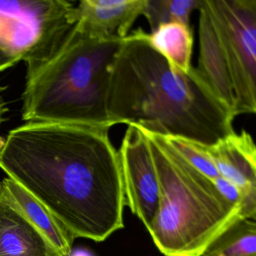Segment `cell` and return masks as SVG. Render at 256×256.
<instances>
[{
    "label": "cell",
    "instance_id": "cell-1",
    "mask_svg": "<svg viewBox=\"0 0 256 256\" xmlns=\"http://www.w3.org/2000/svg\"><path fill=\"white\" fill-rule=\"evenodd\" d=\"M109 127L27 122L12 129L0 168L74 237L106 240L124 227L119 154Z\"/></svg>",
    "mask_w": 256,
    "mask_h": 256
},
{
    "label": "cell",
    "instance_id": "cell-2",
    "mask_svg": "<svg viewBox=\"0 0 256 256\" xmlns=\"http://www.w3.org/2000/svg\"><path fill=\"white\" fill-rule=\"evenodd\" d=\"M109 71L106 110L111 126L135 125L206 146L234 132L235 117L197 68H174L142 28L123 39Z\"/></svg>",
    "mask_w": 256,
    "mask_h": 256
},
{
    "label": "cell",
    "instance_id": "cell-3",
    "mask_svg": "<svg viewBox=\"0 0 256 256\" xmlns=\"http://www.w3.org/2000/svg\"><path fill=\"white\" fill-rule=\"evenodd\" d=\"M122 41L92 38L74 25L47 59L27 66L23 120L112 127L109 69Z\"/></svg>",
    "mask_w": 256,
    "mask_h": 256
},
{
    "label": "cell",
    "instance_id": "cell-4",
    "mask_svg": "<svg viewBox=\"0 0 256 256\" xmlns=\"http://www.w3.org/2000/svg\"><path fill=\"white\" fill-rule=\"evenodd\" d=\"M143 132L151 147L160 189L158 210L147 230L165 256H203L209 245L240 218L239 208L164 136Z\"/></svg>",
    "mask_w": 256,
    "mask_h": 256
},
{
    "label": "cell",
    "instance_id": "cell-5",
    "mask_svg": "<svg viewBox=\"0 0 256 256\" xmlns=\"http://www.w3.org/2000/svg\"><path fill=\"white\" fill-rule=\"evenodd\" d=\"M67 0H0V51L27 66L47 59L75 25Z\"/></svg>",
    "mask_w": 256,
    "mask_h": 256
},
{
    "label": "cell",
    "instance_id": "cell-6",
    "mask_svg": "<svg viewBox=\"0 0 256 256\" xmlns=\"http://www.w3.org/2000/svg\"><path fill=\"white\" fill-rule=\"evenodd\" d=\"M225 52L235 116L256 114V0H204Z\"/></svg>",
    "mask_w": 256,
    "mask_h": 256
},
{
    "label": "cell",
    "instance_id": "cell-7",
    "mask_svg": "<svg viewBox=\"0 0 256 256\" xmlns=\"http://www.w3.org/2000/svg\"><path fill=\"white\" fill-rule=\"evenodd\" d=\"M125 206L146 229L152 224L159 205V181L146 134L128 125L118 150Z\"/></svg>",
    "mask_w": 256,
    "mask_h": 256
},
{
    "label": "cell",
    "instance_id": "cell-8",
    "mask_svg": "<svg viewBox=\"0 0 256 256\" xmlns=\"http://www.w3.org/2000/svg\"><path fill=\"white\" fill-rule=\"evenodd\" d=\"M205 147L219 175L239 191L240 218L256 220V144L252 136L245 130L234 131Z\"/></svg>",
    "mask_w": 256,
    "mask_h": 256
},
{
    "label": "cell",
    "instance_id": "cell-9",
    "mask_svg": "<svg viewBox=\"0 0 256 256\" xmlns=\"http://www.w3.org/2000/svg\"><path fill=\"white\" fill-rule=\"evenodd\" d=\"M146 0H81L75 5V27L96 39H124L143 14Z\"/></svg>",
    "mask_w": 256,
    "mask_h": 256
},
{
    "label": "cell",
    "instance_id": "cell-10",
    "mask_svg": "<svg viewBox=\"0 0 256 256\" xmlns=\"http://www.w3.org/2000/svg\"><path fill=\"white\" fill-rule=\"evenodd\" d=\"M199 11V57L196 67L217 98L235 117V96L228 62L222 44L204 6Z\"/></svg>",
    "mask_w": 256,
    "mask_h": 256
},
{
    "label": "cell",
    "instance_id": "cell-11",
    "mask_svg": "<svg viewBox=\"0 0 256 256\" xmlns=\"http://www.w3.org/2000/svg\"><path fill=\"white\" fill-rule=\"evenodd\" d=\"M0 256H57L43 235L0 192Z\"/></svg>",
    "mask_w": 256,
    "mask_h": 256
},
{
    "label": "cell",
    "instance_id": "cell-12",
    "mask_svg": "<svg viewBox=\"0 0 256 256\" xmlns=\"http://www.w3.org/2000/svg\"><path fill=\"white\" fill-rule=\"evenodd\" d=\"M0 192L43 235L57 256H65L70 253L75 238L40 201L9 177L4 178L0 183Z\"/></svg>",
    "mask_w": 256,
    "mask_h": 256
},
{
    "label": "cell",
    "instance_id": "cell-13",
    "mask_svg": "<svg viewBox=\"0 0 256 256\" xmlns=\"http://www.w3.org/2000/svg\"><path fill=\"white\" fill-rule=\"evenodd\" d=\"M152 47L174 68L188 71L192 67L193 31L190 24L170 22L158 26L148 33Z\"/></svg>",
    "mask_w": 256,
    "mask_h": 256
},
{
    "label": "cell",
    "instance_id": "cell-14",
    "mask_svg": "<svg viewBox=\"0 0 256 256\" xmlns=\"http://www.w3.org/2000/svg\"><path fill=\"white\" fill-rule=\"evenodd\" d=\"M203 256H256V220H235L209 245Z\"/></svg>",
    "mask_w": 256,
    "mask_h": 256
},
{
    "label": "cell",
    "instance_id": "cell-15",
    "mask_svg": "<svg viewBox=\"0 0 256 256\" xmlns=\"http://www.w3.org/2000/svg\"><path fill=\"white\" fill-rule=\"evenodd\" d=\"M202 3L203 0H146L142 15L147 19L150 31L170 22L190 24L192 12L199 10Z\"/></svg>",
    "mask_w": 256,
    "mask_h": 256
},
{
    "label": "cell",
    "instance_id": "cell-16",
    "mask_svg": "<svg viewBox=\"0 0 256 256\" xmlns=\"http://www.w3.org/2000/svg\"><path fill=\"white\" fill-rule=\"evenodd\" d=\"M165 137V136H164ZM169 144L195 169L209 179L219 176V172L209 156L205 145L181 137H165Z\"/></svg>",
    "mask_w": 256,
    "mask_h": 256
},
{
    "label": "cell",
    "instance_id": "cell-17",
    "mask_svg": "<svg viewBox=\"0 0 256 256\" xmlns=\"http://www.w3.org/2000/svg\"><path fill=\"white\" fill-rule=\"evenodd\" d=\"M212 182L216 189L219 191V193L230 203L237 206L240 211V204H241V197L239 194V191L237 188L230 183L227 179H225L222 176H218L214 179H212Z\"/></svg>",
    "mask_w": 256,
    "mask_h": 256
},
{
    "label": "cell",
    "instance_id": "cell-18",
    "mask_svg": "<svg viewBox=\"0 0 256 256\" xmlns=\"http://www.w3.org/2000/svg\"><path fill=\"white\" fill-rule=\"evenodd\" d=\"M17 63H18V61L8 57L2 51H0V72L4 71L7 68H10V67L14 66Z\"/></svg>",
    "mask_w": 256,
    "mask_h": 256
},
{
    "label": "cell",
    "instance_id": "cell-19",
    "mask_svg": "<svg viewBox=\"0 0 256 256\" xmlns=\"http://www.w3.org/2000/svg\"><path fill=\"white\" fill-rule=\"evenodd\" d=\"M65 256H94V255L92 252H90L85 248H76V249H72L70 253H68Z\"/></svg>",
    "mask_w": 256,
    "mask_h": 256
},
{
    "label": "cell",
    "instance_id": "cell-20",
    "mask_svg": "<svg viewBox=\"0 0 256 256\" xmlns=\"http://www.w3.org/2000/svg\"><path fill=\"white\" fill-rule=\"evenodd\" d=\"M1 90H2V88H0V126H1V124H2V122H3V120H4V118H3V114H4V112L6 111V108H5L4 102H3L2 97H1ZM4 144H5V139H4V138H2V137L0 136V151H1V149L3 148Z\"/></svg>",
    "mask_w": 256,
    "mask_h": 256
}]
</instances>
